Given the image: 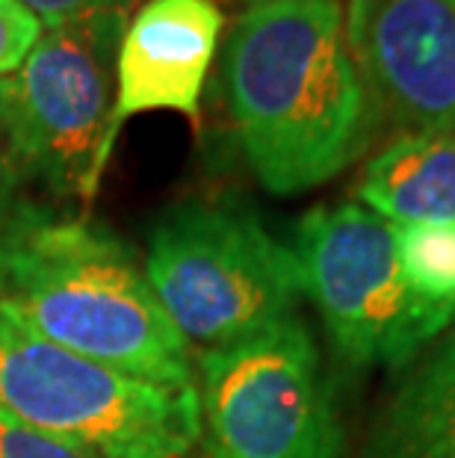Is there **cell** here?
<instances>
[{"label":"cell","instance_id":"cell-1","mask_svg":"<svg viewBox=\"0 0 455 458\" xmlns=\"http://www.w3.org/2000/svg\"><path fill=\"white\" fill-rule=\"evenodd\" d=\"M219 83L240 154L275 196L337 178L382 124L341 0H251L222 45Z\"/></svg>","mask_w":455,"mask_h":458},{"label":"cell","instance_id":"cell-2","mask_svg":"<svg viewBox=\"0 0 455 458\" xmlns=\"http://www.w3.org/2000/svg\"><path fill=\"white\" fill-rule=\"evenodd\" d=\"M0 310L104 367L196 391L187 340L133 249L101 222L27 199L0 225Z\"/></svg>","mask_w":455,"mask_h":458},{"label":"cell","instance_id":"cell-3","mask_svg":"<svg viewBox=\"0 0 455 458\" xmlns=\"http://www.w3.org/2000/svg\"><path fill=\"white\" fill-rule=\"evenodd\" d=\"M142 267L169 323L201 352L296 317L305 296L293 249L234 199H187L163 210Z\"/></svg>","mask_w":455,"mask_h":458},{"label":"cell","instance_id":"cell-4","mask_svg":"<svg viewBox=\"0 0 455 458\" xmlns=\"http://www.w3.org/2000/svg\"><path fill=\"white\" fill-rule=\"evenodd\" d=\"M0 414L104 458H187L198 391L145 382L33 335L0 310Z\"/></svg>","mask_w":455,"mask_h":458},{"label":"cell","instance_id":"cell-5","mask_svg":"<svg viewBox=\"0 0 455 458\" xmlns=\"http://www.w3.org/2000/svg\"><path fill=\"white\" fill-rule=\"evenodd\" d=\"M290 249L332 352L355 376L400 373L455 323V305L414 293L396 260L393 225L364 204H316L299 219Z\"/></svg>","mask_w":455,"mask_h":458},{"label":"cell","instance_id":"cell-6","mask_svg":"<svg viewBox=\"0 0 455 458\" xmlns=\"http://www.w3.org/2000/svg\"><path fill=\"white\" fill-rule=\"evenodd\" d=\"M124 27L128 13L51 27L15 74L0 77V115L24 178L54 199L92 201L98 192Z\"/></svg>","mask_w":455,"mask_h":458},{"label":"cell","instance_id":"cell-7","mask_svg":"<svg viewBox=\"0 0 455 458\" xmlns=\"http://www.w3.org/2000/svg\"><path fill=\"white\" fill-rule=\"evenodd\" d=\"M207 458H343V426L319 346L302 319L198 352Z\"/></svg>","mask_w":455,"mask_h":458},{"label":"cell","instance_id":"cell-8","mask_svg":"<svg viewBox=\"0 0 455 458\" xmlns=\"http://www.w3.org/2000/svg\"><path fill=\"white\" fill-rule=\"evenodd\" d=\"M346 36L382 122L455 133V0H350Z\"/></svg>","mask_w":455,"mask_h":458},{"label":"cell","instance_id":"cell-9","mask_svg":"<svg viewBox=\"0 0 455 458\" xmlns=\"http://www.w3.org/2000/svg\"><path fill=\"white\" fill-rule=\"evenodd\" d=\"M225 15L216 0H148L124 27L115 60V106L104 140L110 165L124 122L142 113L198 119L201 92Z\"/></svg>","mask_w":455,"mask_h":458},{"label":"cell","instance_id":"cell-10","mask_svg":"<svg viewBox=\"0 0 455 458\" xmlns=\"http://www.w3.org/2000/svg\"><path fill=\"white\" fill-rule=\"evenodd\" d=\"M361 458H455V323L405 367L367 432Z\"/></svg>","mask_w":455,"mask_h":458},{"label":"cell","instance_id":"cell-11","mask_svg":"<svg viewBox=\"0 0 455 458\" xmlns=\"http://www.w3.org/2000/svg\"><path fill=\"white\" fill-rule=\"evenodd\" d=\"M355 196L391 225L455 219V133H400L364 163Z\"/></svg>","mask_w":455,"mask_h":458},{"label":"cell","instance_id":"cell-12","mask_svg":"<svg viewBox=\"0 0 455 458\" xmlns=\"http://www.w3.org/2000/svg\"><path fill=\"white\" fill-rule=\"evenodd\" d=\"M393 246L414 293L455 305V219L393 225Z\"/></svg>","mask_w":455,"mask_h":458},{"label":"cell","instance_id":"cell-13","mask_svg":"<svg viewBox=\"0 0 455 458\" xmlns=\"http://www.w3.org/2000/svg\"><path fill=\"white\" fill-rule=\"evenodd\" d=\"M45 24L21 0H0V77L15 74L42 38Z\"/></svg>","mask_w":455,"mask_h":458},{"label":"cell","instance_id":"cell-14","mask_svg":"<svg viewBox=\"0 0 455 458\" xmlns=\"http://www.w3.org/2000/svg\"><path fill=\"white\" fill-rule=\"evenodd\" d=\"M0 458H104L0 414Z\"/></svg>","mask_w":455,"mask_h":458},{"label":"cell","instance_id":"cell-15","mask_svg":"<svg viewBox=\"0 0 455 458\" xmlns=\"http://www.w3.org/2000/svg\"><path fill=\"white\" fill-rule=\"evenodd\" d=\"M27 9H33L47 30L60 24L77 21V18L95 15V13H128L137 0H21Z\"/></svg>","mask_w":455,"mask_h":458},{"label":"cell","instance_id":"cell-16","mask_svg":"<svg viewBox=\"0 0 455 458\" xmlns=\"http://www.w3.org/2000/svg\"><path fill=\"white\" fill-rule=\"evenodd\" d=\"M24 183H27L24 169H21V163H18V157H15V148H13V140H9L6 122H4V115H0V225H4V222L27 201L21 196Z\"/></svg>","mask_w":455,"mask_h":458}]
</instances>
